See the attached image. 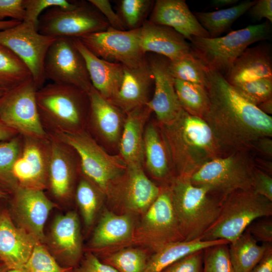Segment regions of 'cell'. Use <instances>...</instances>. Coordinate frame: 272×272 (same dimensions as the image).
Wrapping results in <instances>:
<instances>
[{
	"mask_svg": "<svg viewBox=\"0 0 272 272\" xmlns=\"http://www.w3.org/2000/svg\"><path fill=\"white\" fill-rule=\"evenodd\" d=\"M262 112L268 115L272 114V98L260 104L257 106Z\"/></svg>",
	"mask_w": 272,
	"mask_h": 272,
	"instance_id": "56",
	"label": "cell"
},
{
	"mask_svg": "<svg viewBox=\"0 0 272 272\" xmlns=\"http://www.w3.org/2000/svg\"><path fill=\"white\" fill-rule=\"evenodd\" d=\"M233 86L244 99L256 106L272 98V77L260 78Z\"/></svg>",
	"mask_w": 272,
	"mask_h": 272,
	"instance_id": "43",
	"label": "cell"
},
{
	"mask_svg": "<svg viewBox=\"0 0 272 272\" xmlns=\"http://www.w3.org/2000/svg\"><path fill=\"white\" fill-rule=\"evenodd\" d=\"M18 134L7 126L0 119V142L11 139Z\"/></svg>",
	"mask_w": 272,
	"mask_h": 272,
	"instance_id": "54",
	"label": "cell"
},
{
	"mask_svg": "<svg viewBox=\"0 0 272 272\" xmlns=\"http://www.w3.org/2000/svg\"><path fill=\"white\" fill-rule=\"evenodd\" d=\"M74 42L85 59L92 86L104 98L112 101L120 89L124 66L97 57L78 38H74Z\"/></svg>",
	"mask_w": 272,
	"mask_h": 272,
	"instance_id": "27",
	"label": "cell"
},
{
	"mask_svg": "<svg viewBox=\"0 0 272 272\" xmlns=\"http://www.w3.org/2000/svg\"><path fill=\"white\" fill-rule=\"evenodd\" d=\"M22 137L21 152L13 167V175L18 186L44 191L48 183V134L45 139Z\"/></svg>",
	"mask_w": 272,
	"mask_h": 272,
	"instance_id": "15",
	"label": "cell"
},
{
	"mask_svg": "<svg viewBox=\"0 0 272 272\" xmlns=\"http://www.w3.org/2000/svg\"><path fill=\"white\" fill-rule=\"evenodd\" d=\"M7 91V90L0 88V97L4 95Z\"/></svg>",
	"mask_w": 272,
	"mask_h": 272,
	"instance_id": "61",
	"label": "cell"
},
{
	"mask_svg": "<svg viewBox=\"0 0 272 272\" xmlns=\"http://www.w3.org/2000/svg\"><path fill=\"white\" fill-rule=\"evenodd\" d=\"M11 195L12 213L17 226L39 242H44V225L50 211L57 205L42 190L18 187Z\"/></svg>",
	"mask_w": 272,
	"mask_h": 272,
	"instance_id": "17",
	"label": "cell"
},
{
	"mask_svg": "<svg viewBox=\"0 0 272 272\" xmlns=\"http://www.w3.org/2000/svg\"><path fill=\"white\" fill-rule=\"evenodd\" d=\"M97 57L133 68L146 60L141 46V27L133 30H108L92 33L78 38Z\"/></svg>",
	"mask_w": 272,
	"mask_h": 272,
	"instance_id": "12",
	"label": "cell"
},
{
	"mask_svg": "<svg viewBox=\"0 0 272 272\" xmlns=\"http://www.w3.org/2000/svg\"><path fill=\"white\" fill-rule=\"evenodd\" d=\"M36 102L47 134L87 130L90 101L87 92L74 86L50 83L38 89Z\"/></svg>",
	"mask_w": 272,
	"mask_h": 272,
	"instance_id": "3",
	"label": "cell"
},
{
	"mask_svg": "<svg viewBox=\"0 0 272 272\" xmlns=\"http://www.w3.org/2000/svg\"><path fill=\"white\" fill-rule=\"evenodd\" d=\"M23 0H0V21L10 18L23 22L25 17Z\"/></svg>",
	"mask_w": 272,
	"mask_h": 272,
	"instance_id": "50",
	"label": "cell"
},
{
	"mask_svg": "<svg viewBox=\"0 0 272 272\" xmlns=\"http://www.w3.org/2000/svg\"><path fill=\"white\" fill-rule=\"evenodd\" d=\"M133 238L149 247L153 253L170 243L184 241L167 184L162 186L158 196L143 214Z\"/></svg>",
	"mask_w": 272,
	"mask_h": 272,
	"instance_id": "10",
	"label": "cell"
},
{
	"mask_svg": "<svg viewBox=\"0 0 272 272\" xmlns=\"http://www.w3.org/2000/svg\"><path fill=\"white\" fill-rule=\"evenodd\" d=\"M150 0H121L119 2V14L126 30L140 28L152 7Z\"/></svg>",
	"mask_w": 272,
	"mask_h": 272,
	"instance_id": "40",
	"label": "cell"
},
{
	"mask_svg": "<svg viewBox=\"0 0 272 272\" xmlns=\"http://www.w3.org/2000/svg\"><path fill=\"white\" fill-rule=\"evenodd\" d=\"M38 242L14 223L8 210L0 211V259L9 270L24 268Z\"/></svg>",
	"mask_w": 272,
	"mask_h": 272,
	"instance_id": "20",
	"label": "cell"
},
{
	"mask_svg": "<svg viewBox=\"0 0 272 272\" xmlns=\"http://www.w3.org/2000/svg\"><path fill=\"white\" fill-rule=\"evenodd\" d=\"M73 272H118L112 266L102 262L94 254L90 252L82 256Z\"/></svg>",
	"mask_w": 272,
	"mask_h": 272,
	"instance_id": "46",
	"label": "cell"
},
{
	"mask_svg": "<svg viewBox=\"0 0 272 272\" xmlns=\"http://www.w3.org/2000/svg\"><path fill=\"white\" fill-rule=\"evenodd\" d=\"M7 272H27V271L24 267L21 269H10Z\"/></svg>",
	"mask_w": 272,
	"mask_h": 272,
	"instance_id": "60",
	"label": "cell"
},
{
	"mask_svg": "<svg viewBox=\"0 0 272 272\" xmlns=\"http://www.w3.org/2000/svg\"><path fill=\"white\" fill-rule=\"evenodd\" d=\"M101 195L103 194L93 183L82 176L77 186L75 196L87 227L91 226L94 222L100 206Z\"/></svg>",
	"mask_w": 272,
	"mask_h": 272,
	"instance_id": "38",
	"label": "cell"
},
{
	"mask_svg": "<svg viewBox=\"0 0 272 272\" xmlns=\"http://www.w3.org/2000/svg\"><path fill=\"white\" fill-rule=\"evenodd\" d=\"M252 189L256 193L272 201L271 176L256 165L253 171Z\"/></svg>",
	"mask_w": 272,
	"mask_h": 272,
	"instance_id": "47",
	"label": "cell"
},
{
	"mask_svg": "<svg viewBox=\"0 0 272 272\" xmlns=\"http://www.w3.org/2000/svg\"><path fill=\"white\" fill-rule=\"evenodd\" d=\"M42 244L35 245L24 266L27 272H73V268L60 265Z\"/></svg>",
	"mask_w": 272,
	"mask_h": 272,
	"instance_id": "41",
	"label": "cell"
},
{
	"mask_svg": "<svg viewBox=\"0 0 272 272\" xmlns=\"http://www.w3.org/2000/svg\"><path fill=\"white\" fill-rule=\"evenodd\" d=\"M169 68L175 79L206 85V67L192 52L175 60H170Z\"/></svg>",
	"mask_w": 272,
	"mask_h": 272,
	"instance_id": "39",
	"label": "cell"
},
{
	"mask_svg": "<svg viewBox=\"0 0 272 272\" xmlns=\"http://www.w3.org/2000/svg\"><path fill=\"white\" fill-rule=\"evenodd\" d=\"M0 261H1V259H0Z\"/></svg>",
	"mask_w": 272,
	"mask_h": 272,
	"instance_id": "62",
	"label": "cell"
},
{
	"mask_svg": "<svg viewBox=\"0 0 272 272\" xmlns=\"http://www.w3.org/2000/svg\"><path fill=\"white\" fill-rule=\"evenodd\" d=\"M238 2V0H213L210 6L212 8H218L231 6L237 4Z\"/></svg>",
	"mask_w": 272,
	"mask_h": 272,
	"instance_id": "55",
	"label": "cell"
},
{
	"mask_svg": "<svg viewBox=\"0 0 272 272\" xmlns=\"http://www.w3.org/2000/svg\"><path fill=\"white\" fill-rule=\"evenodd\" d=\"M255 166L250 151L235 152L207 162L189 180L193 185L208 187L223 198L237 190L252 189Z\"/></svg>",
	"mask_w": 272,
	"mask_h": 272,
	"instance_id": "8",
	"label": "cell"
},
{
	"mask_svg": "<svg viewBox=\"0 0 272 272\" xmlns=\"http://www.w3.org/2000/svg\"><path fill=\"white\" fill-rule=\"evenodd\" d=\"M268 21L232 31L217 38L192 37L189 41L192 52L208 69L223 76L234 60L249 46L270 39Z\"/></svg>",
	"mask_w": 272,
	"mask_h": 272,
	"instance_id": "7",
	"label": "cell"
},
{
	"mask_svg": "<svg viewBox=\"0 0 272 272\" xmlns=\"http://www.w3.org/2000/svg\"><path fill=\"white\" fill-rule=\"evenodd\" d=\"M31 79L26 65L12 51L0 44V88L8 91Z\"/></svg>",
	"mask_w": 272,
	"mask_h": 272,
	"instance_id": "34",
	"label": "cell"
},
{
	"mask_svg": "<svg viewBox=\"0 0 272 272\" xmlns=\"http://www.w3.org/2000/svg\"><path fill=\"white\" fill-rule=\"evenodd\" d=\"M50 242L53 255L63 267H76L82 257V244L79 219L74 211L55 219L51 230Z\"/></svg>",
	"mask_w": 272,
	"mask_h": 272,
	"instance_id": "21",
	"label": "cell"
},
{
	"mask_svg": "<svg viewBox=\"0 0 272 272\" xmlns=\"http://www.w3.org/2000/svg\"><path fill=\"white\" fill-rule=\"evenodd\" d=\"M38 89L31 79L7 91L0 97V119L23 137L45 139L48 137L37 108Z\"/></svg>",
	"mask_w": 272,
	"mask_h": 272,
	"instance_id": "11",
	"label": "cell"
},
{
	"mask_svg": "<svg viewBox=\"0 0 272 272\" xmlns=\"http://www.w3.org/2000/svg\"><path fill=\"white\" fill-rule=\"evenodd\" d=\"M155 179L168 184L172 177L168 153L160 129L156 125H146L144 135V161Z\"/></svg>",
	"mask_w": 272,
	"mask_h": 272,
	"instance_id": "30",
	"label": "cell"
},
{
	"mask_svg": "<svg viewBox=\"0 0 272 272\" xmlns=\"http://www.w3.org/2000/svg\"><path fill=\"white\" fill-rule=\"evenodd\" d=\"M162 188L148 177L143 165H128L111 198L119 200L130 212L143 215Z\"/></svg>",
	"mask_w": 272,
	"mask_h": 272,
	"instance_id": "19",
	"label": "cell"
},
{
	"mask_svg": "<svg viewBox=\"0 0 272 272\" xmlns=\"http://www.w3.org/2000/svg\"><path fill=\"white\" fill-rule=\"evenodd\" d=\"M257 241L263 243L272 242V221L269 219L255 220L246 230Z\"/></svg>",
	"mask_w": 272,
	"mask_h": 272,
	"instance_id": "49",
	"label": "cell"
},
{
	"mask_svg": "<svg viewBox=\"0 0 272 272\" xmlns=\"http://www.w3.org/2000/svg\"><path fill=\"white\" fill-rule=\"evenodd\" d=\"M106 20L111 28L118 30H126L118 14L113 10L110 3L107 0H89Z\"/></svg>",
	"mask_w": 272,
	"mask_h": 272,
	"instance_id": "48",
	"label": "cell"
},
{
	"mask_svg": "<svg viewBox=\"0 0 272 272\" xmlns=\"http://www.w3.org/2000/svg\"><path fill=\"white\" fill-rule=\"evenodd\" d=\"M221 243H230L223 240L182 241L170 243L152 253L144 272H162L166 267L184 257L208 247Z\"/></svg>",
	"mask_w": 272,
	"mask_h": 272,
	"instance_id": "31",
	"label": "cell"
},
{
	"mask_svg": "<svg viewBox=\"0 0 272 272\" xmlns=\"http://www.w3.org/2000/svg\"><path fill=\"white\" fill-rule=\"evenodd\" d=\"M134 229L130 215H117L106 211L94 230L91 246L102 249L129 241L133 239Z\"/></svg>",
	"mask_w": 272,
	"mask_h": 272,
	"instance_id": "29",
	"label": "cell"
},
{
	"mask_svg": "<svg viewBox=\"0 0 272 272\" xmlns=\"http://www.w3.org/2000/svg\"><path fill=\"white\" fill-rule=\"evenodd\" d=\"M174 88L181 108L188 113L202 118L208 103L206 87L175 79Z\"/></svg>",
	"mask_w": 272,
	"mask_h": 272,
	"instance_id": "35",
	"label": "cell"
},
{
	"mask_svg": "<svg viewBox=\"0 0 272 272\" xmlns=\"http://www.w3.org/2000/svg\"><path fill=\"white\" fill-rule=\"evenodd\" d=\"M249 272H272V245L261 259Z\"/></svg>",
	"mask_w": 272,
	"mask_h": 272,
	"instance_id": "52",
	"label": "cell"
},
{
	"mask_svg": "<svg viewBox=\"0 0 272 272\" xmlns=\"http://www.w3.org/2000/svg\"><path fill=\"white\" fill-rule=\"evenodd\" d=\"M150 256L146 250L127 247L109 252L101 260L118 272H144Z\"/></svg>",
	"mask_w": 272,
	"mask_h": 272,
	"instance_id": "37",
	"label": "cell"
},
{
	"mask_svg": "<svg viewBox=\"0 0 272 272\" xmlns=\"http://www.w3.org/2000/svg\"><path fill=\"white\" fill-rule=\"evenodd\" d=\"M110 27L106 20L90 3L78 2L73 9L52 7L44 11L39 18L37 30L54 38H78Z\"/></svg>",
	"mask_w": 272,
	"mask_h": 272,
	"instance_id": "9",
	"label": "cell"
},
{
	"mask_svg": "<svg viewBox=\"0 0 272 272\" xmlns=\"http://www.w3.org/2000/svg\"><path fill=\"white\" fill-rule=\"evenodd\" d=\"M223 76L232 86L260 78L272 77L271 44L261 42L254 47H247L234 60Z\"/></svg>",
	"mask_w": 272,
	"mask_h": 272,
	"instance_id": "25",
	"label": "cell"
},
{
	"mask_svg": "<svg viewBox=\"0 0 272 272\" xmlns=\"http://www.w3.org/2000/svg\"><path fill=\"white\" fill-rule=\"evenodd\" d=\"M149 21L171 27L189 41L193 36L210 38L184 0H157Z\"/></svg>",
	"mask_w": 272,
	"mask_h": 272,
	"instance_id": "22",
	"label": "cell"
},
{
	"mask_svg": "<svg viewBox=\"0 0 272 272\" xmlns=\"http://www.w3.org/2000/svg\"><path fill=\"white\" fill-rule=\"evenodd\" d=\"M90 111L87 130L110 144H118L125 116L119 108L92 87L88 93Z\"/></svg>",
	"mask_w": 272,
	"mask_h": 272,
	"instance_id": "23",
	"label": "cell"
},
{
	"mask_svg": "<svg viewBox=\"0 0 272 272\" xmlns=\"http://www.w3.org/2000/svg\"><path fill=\"white\" fill-rule=\"evenodd\" d=\"M272 215V201L253 189L237 190L223 198L219 215L203 241L235 240L253 221Z\"/></svg>",
	"mask_w": 272,
	"mask_h": 272,
	"instance_id": "6",
	"label": "cell"
},
{
	"mask_svg": "<svg viewBox=\"0 0 272 272\" xmlns=\"http://www.w3.org/2000/svg\"><path fill=\"white\" fill-rule=\"evenodd\" d=\"M55 39L40 34L34 26L23 21L0 31V44L12 51L26 65L38 89L44 86L46 80L44 59Z\"/></svg>",
	"mask_w": 272,
	"mask_h": 272,
	"instance_id": "13",
	"label": "cell"
},
{
	"mask_svg": "<svg viewBox=\"0 0 272 272\" xmlns=\"http://www.w3.org/2000/svg\"><path fill=\"white\" fill-rule=\"evenodd\" d=\"M146 58L154 77V93L146 105L156 115L159 124H167L177 117L182 110L175 88V78L169 68L170 60L152 53Z\"/></svg>",
	"mask_w": 272,
	"mask_h": 272,
	"instance_id": "16",
	"label": "cell"
},
{
	"mask_svg": "<svg viewBox=\"0 0 272 272\" xmlns=\"http://www.w3.org/2000/svg\"><path fill=\"white\" fill-rule=\"evenodd\" d=\"M11 195L8 191L0 186V199H8Z\"/></svg>",
	"mask_w": 272,
	"mask_h": 272,
	"instance_id": "58",
	"label": "cell"
},
{
	"mask_svg": "<svg viewBox=\"0 0 272 272\" xmlns=\"http://www.w3.org/2000/svg\"><path fill=\"white\" fill-rule=\"evenodd\" d=\"M9 269L2 261H0V272H7Z\"/></svg>",
	"mask_w": 272,
	"mask_h": 272,
	"instance_id": "59",
	"label": "cell"
},
{
	"mask_svg": "<svg viewBox=\"0 0 272 272\" xmlns=\"http://www.w3.org/2000/svg\"><path fill=\"white\" fill-rule=\"evenodd\" d=\"M22 136L0 142V186L11 194L18 187L13 175V167L22 150Z\"/></svg>",
	"mask_w": 272,
	"mask_h": 272,
	"instance_id": "36",
	"label": "cell"
},
{
	"mask_svg": "<svg viewBox=\"0 0 272 272\" xmlns=\"http://www.w3.org/2000/svg\"><path fill=\"white\" fill-rule=\"evenodd\" d=\"M141 46L145 54L162 55L170 60L191 53L190 42L173 28L145 21L141 27Z\"/></svg>",
	"mask_w": 272,
	"mask_h": 272,
	"instance_id": "24",
	"label": "cell"
},
{
	"mask_svg": "<svg viewBox=\"0 0 272 272\" xmlns=\"http://www.w3.org/2000/svg\"><path fill=\"white\" fill-rule=\"evenodd\" d=\"M203 249L184 257L166 267L162 272H203Z\"/></svg>",
	"mask_w": 272,
	"mask_h": 272,
	"instance_id": "45",
	"label": "cell"
},
{
	"mask_svg": "<svg viewBox=\"0 0 272 272\" xmlns=\"http://www.w3.org/2000/svg\"><path fill=\"white\" fill-rule=\"evenodd\" d=\"M46 80L72 85L88 93L92 85L85 59L74 38H56L49 46L44 61Z\"/></svg>",
	"mask_w": 272,
	"mask_h": 272,
	"instance_id": "14",
	"label": "cell"
},
{
	"mask_svg": "<svg viewBox=\"0 0 272 272\" xmlns=\"http://www.w3.org/2000/svg\"><path fill=\"white\" fill-rule=\"evenodd\" d=\"M250 16L255 20L263 18L272 22V1L257 0L248 10Z\"/></svg>",
	"mask_w": 272,
	"mask_h": 272,
	"instance_id": "51",
	"label": "cell"
},
{
	"mask_svg": "<svg viewBox=\"0 0 272 272\" xmlns=\"http://www.w3.org/2000/svg\"><path fill=\"white\" fill-rule=\"evenodd\" d=\"M229 244L214 245L203 250V272H235L230 257Z\"/></svg>",
	"mask_w": 272,
	"mask_h": 272,
	"instance_id": "42",
	"label": "cell"
},
{
	"mask_svg": "<svg viewBox=\"0 0 272 272\" xmlns=\"http://www.w3.org/2000/svg\"><path fill=\"white\" fill-rule=\"evenodd\" d=\"M152 112L146 104L125 114L118 146L119 156L126 165H143L145 125Z\"/></svg>",
	"mask_w": 272,
	"mask_h": 272,
	"instance_id": "28",
	"label": "cell"
},
{
	"mask_svg": "<svg viewBox=\"0 0 272 272\" xmlns=\"http://www.w3.org/2000/svg\"><path fill=\"white\" fill-rule=\"evenodd\" d=\"M159 127L174 176L190 178L207 162L225 155L207 122L183 109L174 120Z\"/></svg>",
	"mask_w": 272,
	"mask_h": 272,
	"instance_id": "2",
	"label": "cell"
},
{
	"mask_svg": "<svg viewBox=\"0 0 272 272\" xmlns=\"http://www.w3.org/2000/svg\"><path fill=\"white\" fill-rule=\"evenodd\" d=\"M78 2L66 0H23L25 17L23 22L34 26L37 29L39 18L43 11L52 7L73 9Z\"/></svg>",
	"mask_w": 272,
	"mask_h": 272,
	"instance_id": "44",
	"label": "cell"
},
{
	"mask_svg": "<svg viewBox=\"0 0 272 272\" xmlns=\"http://www.w3.org/2000/svg\"><path fill=\"white\" fill-rule=\"evenodd\" d=\"M153 86L154 77L146 58L138 67L124 66V76L120 89L111 102L126 114L150 101L149 94Z\"/></svg>",
	"mask_w": 272,
	"mask_h": 272,
	"instance_id": "26",
	"label": "cell"
},
{
	"mask_svg": "<svg viewBox=\"0 0 272 272\" xmlns=\"http://www.w3.org/2000/svg\"><path fill=\"white\" fill-rule=\"evenodd\" d=\"M53 135L75 151L82 175L111 198L126 169L122 158L107 153L87 130Z\"/></svg>",
	"mask_w": 272,
	"mask_h": 272,
	"instance_id": "5",
	"label": "cell"
},
{
	"mask_svg": "<svg viewBox=\"0 0 272 272\" xmlns=\"http://www.w3.org/2000/svg\"><path fill=\"white\" fill-rule=\"evenodd\" d=\"M256 1H245L232 7L212 12H194L193 14L210 38L220 37L231 29L232 24L248 11Z\"/></svg>",
	"mask_w": 272,
	"mask_h": 272,
	"instance_id": "33",
	"label": "cell"
},
{
	"mask_svg": "<svg viewBox=\"0 0 272 272\" xmlns=\"http://www.w3.org/2000/svg\"><path fill=\"white\" fill-rule=\"evenodd\" d=\"M271 243L258 244L245 231L229 244L230 257L235 272H249L263 257Z\"/></svg>",
	"mask_w": 272,
	"mask_h": 272,
	"instance_id": "32",
	"label": "cell"
},
{
	"mask_svg": "<svg viewBox=\"0 0 272 272\" xmlns=\"http://www.w3.org/2000/svg\"><path fill=\"white\" fill-rule=\"evenodd\" d=\"M252 149H255L261 154L271 157L272 156V140L270 137H264L257 141Z\"/></svg>",
	"mask_w": 272,
	"mask_h": 272,
	"instance_id": "53",
	"label": "cell"
},
{
	"mask_svg": "<svg viewBox=\"0 0 272 272\" xmlns=\"http://www.w3.org/2000/svg\"><path fill=\"white\" fill-rule=\"evenodd\" d=\"M21 22L12 19L0 21V31L14 27Z\"/></svg>",
	"mask_w": 272,
	"mask_h": 272,
	"instance_id": "57",
	"label": "cell"
},
{
	"mask_svg": "<svg viewBox=\"0 0 272 272\" xmlns=\"http://www.w3.org/2000/svg\"><path fill=\"white\" fill-rule=\"evenodd\" d=\"M50 162L47 189L57 200H66L72 195L75 179L81 172L75 151L55 136L48 134Z\"/></svg>",
	"mask_w": 272,
	"mask_h": 272,
	"instance_id": "18",
	"label": "cell"
},
{
	"mask_svg": "<svg viewBox=\"0 0 272 272\" xmlns=\"http://www.w3.org/2000/svg\"><path fill=\"white\" fill-rule=\"evenodd\" d=\"M208 103L202 118L225 155L252 150L259 139L272 137V117L244 99L221 74L206 67Z\"/></svg>",
	"mask_w": 272,
	"mask_h": 272,
	"instance_id": "1",
	"label": "cell"
},
{
	"mask_svg": "<svg viewBox=\"0 0 272 272\" xmlns=\"http://www.w3.org/2000/svg\"><path fill=\"white\" fill-rule=\"evenodd\" d=\"M167 184L184 241L201 239L216 221L223 198L189 178L174 176Z\"/></svg>",
	"mask_w": 272,
	"mask_h": 272,
	"instance_id": "4",
	"label": "cell"
}]
</instances>
